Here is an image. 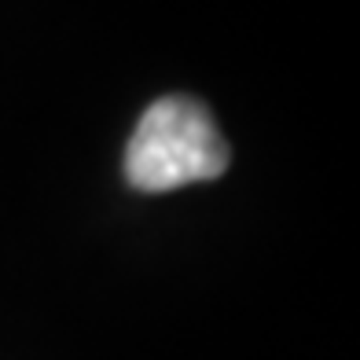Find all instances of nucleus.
<instances>
[{"label":"nucleus","mask_w":360,"mask_h":360,"mask_svg":"<svg viewBox=\"0 0 360 360\" xmlns=\"http://www.w3.org/2000/svg\"><path fill=\"white\" fill-rule=\"evenodd\" d=\"M232 147L199 100L191 96H162L140 114L125 147L129 188L158 195L184 184L214 180L228 169Z\"/></svg>","instance_id":"1"}]
</instances>
